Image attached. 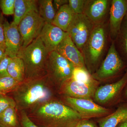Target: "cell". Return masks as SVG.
Listing matches in <instances>:
<instances>
[{
	"label": "cell",
	"instance_id": "7",
	"mask_svg": "<svg viewBox=\"0 0 127 127\" xmlns=\"http://www.w3.org/2000/svg\"><path fill=\"white\" fill-rule=\"evenodd\" d=\"M95 26L84 14H75L66 32L80 51Z\"/></svg>",
	"mask_w": 127,
	"mask_h": 127
},
{
	"label": "cell",
	"instance_id": "28",
	"mask_svg": "<svg viewBox=\"0 0 127 127\" xmlns=\"http://www.w3.org/2000/svg\"><path fill=\"white\" fill-rule=\"evenodd\" d=\"M16 102L13 98L5 95H0V114L9 108H16Z\"/></svg>",
	"mask_w": 127,
	"mask_h": 127
},
{
	"label": "cell",
	"instance_id": "12",
	"mask_svg": "<svg viewBox=\"0 0 127 127\" xmlns=\"http://www.w3.org/2000/svg\"><path fill=\"white\" fill-rule=\"evenodd\" d=\"M127 13V0H113L111 2L109 31L111 38L115 40L120 33L124 18Z\"/></svg>",
	"mask_w": 127,
	"mask_h": 127
},
{
	"label": "cell",
	"instance_id": "35",
	"mask_svg": "<svg viewBox=\"0 0 127 127\" xmlns=\"http://www.w3.org/2000/svg\"><path fill=\"white\" fill-rule=\"evenodd\" d=\"M117 127H127V120L121 123Z\"/></svg>",
	"mask_w": 127,
	"mask_h": 127
},
{
	"label": "cell",
	"instance_id": "10",
	"mask_svg": "<svg viewBox=\"0 0 127 127\" xmlns=\"http://www.w3.org/2000/svg\"><path fill=\"white\" fill-rule=\"evenodd\" d=\"M124 64L113 42L108 52L101 65L94 74V79L103 80L112 77L122 69Z\"/></svg>",
	"mask_w": 127,
	"mask_h": 127
},
{
	"label": "cell",
	"instance_id": "8",
	"mask_svg": "<svg viewBox=\"0 0 127 127\" xmlns=\"http://www.w3.org/2000/svg\"><path fill=\"white\" fill-rule=\"evenodd\" d=\"M64 100L65 104L77 112L83 119L104 117L112 113L109 109L101 106L91 99L65 96Z\"/></svg>",
	"mask_w": 127,
	"mask_h": 127
},
{
	"label": "cell",
	"instance_id": "37",
	"mask_svg": "<svg viewBox=\"0 0 127 127\" xmlns=\"http://www.w3.org/2000/svg\"><path fill=\"white\" fill-rule=\"evenodd\" d=\"M0 127H2V126H1V125H0Z\"/></svg>",
	"mask_w": 127,
	"mask_h": 127
},
{
	"label": "cell",
	"instance_id": "18",
	"mask_svg": "<svg viewBox=\"0 0 127 127\" xmlns=\"http://www.w3.org/2000/svg\"><path fill=\"white\" fill-rule=\"evenodd\" d=\"M37 8V0H15L14 20L12 23L18 26L26 15L33 9Z\"/></svg>",
	"mask_w": 127,
	"mask_h": 127
},
{
	"label": "cell",
	"instance_id": "19",
	"mask_svg": "<svg viewBox=\"0 0 127 127\" xmlns=\"http://www.w3.org/2000/svg\"><path fill=\"white\" fill-rule=\"evenodd\" d=\"M127 120V105L119 107L115 112L98 121L100 127H117L121 123Z\"/></svg>",
	"mask_w": 127,
	"mask_h": 127
},
{
	"label": "cell",
	"instance_id": "16",
	"mask_svg": "<svg viewBox=\"0 0 127 127\" xmlns=\"http://www.w3.org/2000/svg\"><path fill=\"white\" fill-rule=\"evenodd\" d=\"M109 6L107 0H87L84 14L96 26L102 23Z\"/></svg>",
	"mask_w": 127,
	"mask_h": 127
},
{
	"label": "cell",
	"instance_id": "15",
	"mask_svg": "<svg viewBox=\"0 0 127 127\" xmlns=\"http://www.w3.org/2000/svg\"><path fill=\"white\" fill-rule=\"evenodd\" d=\"M127 82V72L118 81L98 87L94 97L98 103L104 104L109 102L116 96Z\"/></svg>",
	"mask_w": 127,
	"mask_h": 127
},
{
	"label": "cell",
	"instance_id": "25",
	"mask_svg": "<svg viewBox=\"0 0 127 127\" xmlns=\"http://www.w3.org/2000/svg\"><path fill=\"white\" fill-rule=\"evenodd\" d=\"M15 0H1L0 7L2 13L6 15H14Z\"/></svg>",
	"mask_w": 127,
	"mask_h": 127
},
{
	"label": "cell",
	"instance_id": "38",
	"mask_svg": "<svg viewBox=\"0 0 127 127\" xmlns=\"http://www.w3.org/2000/svg\"><path fill=\"white\" fill-rule=\"evenodd\" d=\"M0 95H1L0 94Z\"/></svg>",
	"mask_w": 127,
	"mask_h": 127
},
{
	"label": "cell",
	"instance_id": "22",
	"mask_svg": "<svg viewBox=\"0 0 127 127\" xmlns=\"http://www.w3.org/2000/svg\"><path fill=\"white\" fill-rule=\"evenodd\" d=\"M0 125L4 127H21L15 107L9 108L0 114Z\"/></svg>",
	"mask_w": 127,
	"mask_h": 127
},
{
	"label": "cell",
	"instance_id": "23",
	"mask_svg": "<svg viewBox=\"0 0 127 127\" xmlns=\"http://www.w3.org/2000/svg\"><path fill=\"white\" fill-rule=\"evenodd\" d=\"M71 78L76 81L89 83L96 81L86 67H74Z\"/></svg>",
	"mask_w": 127,
	"mask_h": 127
},
{
	"label": "cell",
	"instance_id": "27",
	"mask_svg": "<svg viewBox=\"0 0 127 127\" xmlns=\"http://www.w3.org/2000/svg\"><path fill=\"white\" fill-rule=\"evenodd\" d=\"M119 35H120L123 49L127 55V13L123 21Z\"/></svg>",
	"mask_w": 127,
	"mask_h": 127
},
{
	"label": "cell",
	"instance_id": "20",
	"mask_svg": "<svg viewBox=\"0 0 127 127\" xmlns=\"http://www.w3.org/2000/svg\"><path fill=\"white\" fill-rule=\"evenodd\" d=\"M8 73L20 83L25 80V65L23 60L17 57L11 58L7 69Z\"/></svg>",
	"mask_w": 127,
	"mask_h": 127
},
{
	"label": "cell",
	"instance_id": "13",
	"mask_svg": "<svg viewBox=\"0 0 127 127\" xmlns=\"http://www.w3.org/2000/svg\"><path fill=\"white\" fill-rule=\"evenodd\" d=\"M67 34L56 26L45 22L39 37L50 53L56 51Z\"/></svg>",
	"mask_w": 127,
	"mask_h": 127
},
{
	"label": "cell",
	"instance_id": "21",
	"mask_svg": "<svg viewBox=\"0 0 127 127\" xmlns=\"http://www.w3.org/2000/svg\"><path fill=\"white\" fill-rule=\"evenodd\" d=\"M37 8L40 15L46 23L52 24L56 12L52 0H37Z\"/></svg>",
	"mask_w": 127,
	"mask_h": 127
},
{
	"label": "cell",
	"instance_id": "31",
	"mask_svg": "<svg viewBox=\"0 0 127 127\" xmlns=\"http://www.w3.org/2000/svg\"><path fill=\"white\" fill-rule=\"evenodd\" d=\"M4 21L3 16L0 14V48L5 51L4 33L3 27Z\"/></svg>",
	"mask_w": 127,
	"mask_h": 127
},
{
	"label": "cell",
	"instance_id": "30",
	"mask_svg": "<svg viewBox=\"0 0 127 127\" xmlns=\"http://www.w3.org/2000/svg\"><path fill=\"white\" fill-rule=\"evenodd\" d=\"M11 59L7 56L0 62V78L9 76L7 69Z\"/></svg>",
	"mask_w": 127,
	"mask_h": 127
},
{
	"label": "cell",
	"instance_id": "17",
	"mask_svg": "<svg viewBox=\"0 0 127 127\" xmlns=\"http://www.w3.org/2000/svg\"><path fill=\"white\" fill-rule=\"evenodd\" d=\"M75 14L68 4L64 5L56 12L52 24L66 32Z\"/></svg>",
	"mask_w": 127,
	"mask_h": 127
},
{
	"label": "cell",
	"instance_id": "26",
	"mask_svg": "<svg viewBox=\"0 0 127 127\" xmlns=\"http://www.w3.org/2000/svg\"><path fill=\"white\" fill-rule=\"evenodd\" d=\"M86 1L84 0H69L68 5L75 14H83Z\"/></svg>",
	"mask_w": 127,
	"mask_h": 127
},
{
	"label": "cell",
	"instance_id": "3",
	"mask_svg": "<svg viewBox=\"0 0 127 127\" xmlns=\"http://www.w3.org/2000/svg\"><path fill=\"white\" fill-rule=\"evenodd\" d=\"M49 53L39 36L26 47L21 48L17 57L24 62L25 80L47 75Z\"/></svg>",
	"mask_w": 127,
	"mask_h": 127
},
{
	"label": "cell",
	"instance_id": "36",
	"mask_svg": "<svg viewBox=\"0 0 127 127\" xmlns=\"http://www.w3.org/2000/svg\"><path fill=\"white\" fill-rule=\"evenodd\" d=\"M125 94H126V96H127V90H126V93H125Z\"/></svg>",
	"mask_w": 127,
	"mask_h": 127
},
{
	"label": "cell",
	"instance_id": "9",
	"mask_svg": "<svg viewBox=\"0 0 127 127\" xmlns=\"http://www.w3.org/2000/svg\"><path fill=\"white\" fill-rule=\"evenodd\" d=\"M98 83L96 80L91 83L79 82L71 78L60 86L59 91L65 96L91 100L94 96Z\"/></svg>",
	"mask_w": 127,
	"mask_h": 127
},
{
	"label": "cell",
	"instance_id": "33",
	"mask_svg": "<svg viewBox=\"0 0 127 127\" xmlns=\"http://www.w3.org/2000/svg\"><path fill=\"white\" fill-rule=\"evenodd\" d=\"M53 6L56 12L62 6L68 4V0H54L53 1Z\"/></svg>",
	"mask_w": 127,
	"mask_h": 127
},
{
	"label": "cell",
	"instance_id": "34",
	"mask_svg": "<svg viewBox=\"0 0 127 127\" xmlns=\"http://www.w3.org/2000/svg\"><path fill=\"white\" fill-rule=\"evenodd\" d=\"M7 56L5 51L0 48V62Z\"/></svg>",
	"mask_w": 127,
	"mask_h": 127
},
{
	"label": "cell",
	"instance_id": "32",
	"mask_svg": "<svg viewBox=\"0 0 127 127\" xmlns=\"http://www.w3.org/2000/svg\"><path fill=\"white\" fill-rule=\"evenodd\" d=\"M75 127H98L91 120L88 119H82L77 123Z\"/></svg>",
	"mask_w": 127,
	"mask_h": 127
},
{
	"label": "cell",
	"instance_id": "29",
	"mask_svg": "<svg viewBox=\"0 0 127 127\" xmlns=\"http://www.w3.org/2000/svg\"><path fill=\"white\" fill-rule=\"evenodd\" d=\"M20 112V121L21 127H39L30 119L26 112L24 111Z\"/></svg>",
	"mask_w": 127,
	"mask_h": 127
},
{
	"label": "cell",
	"instance_id": "11",
	"mask_svg": "<svg viewBox=\"0 0 127 127\" xmlns=\"http://www.w3.org/2000/svg\"><path fill=\"white\" fill-rule=\"evenodd\" d=\"M4 33L5 52L9 57L17 56L21 48V39L18 26L7 21L3 23Z\"/></svg>",
	"mask_w": 127,
	"mask_h": 127
},
{
	"label": "cell",
	"instance_id": "5",
	"mask_svg": "<svg viewBox=\"0 0 127 127\" xmlns=\"http://www.w3.org/2000/svg\"><path fill=\"white\" fill-rule=\"evenodd\" d=\"M74 65L56 51L49 53L47 75L53 84L59 87L72 77Z\"/></svg>",
	"mask_w": 127,
	"mask_h": 127
},
{
	"label": "cell",
	"instance_id": "2",
	"mask_svg": "<svg viewBox=\"0 0 127 127\" xmlns=\"http://www.w3.org/2000/svg\"><path fill=\"white\" fill-rule=\"evenodd\" d=\"M53 84L47 75L35 79L25 80L12 92L16 109L28 112L41 104L53 100Z\"/></svg>",
	"mask_w": 127,
	"mask_h": 127
},
{
	"label": "cell",
	"instance_id": "4",
	"mask_svg": "<svg viewBox=\"0 0 127 127\" xmlns=\"http://www.w3.org/2000/svg\"><path fill=\"white\" fill-rule=\"evenodd\" d=\"M106 40V31L102 23L96 25L81 52L85 65L93 70L100 62Z\"/></svg>",
	"mask_w": 127,
	"mask_h": 127
},
{
	"label": "cell",
	"instance_id": "6",
	"mask_svg": "<svg viewBox=\"0 0 127 127\" xmlns=\"http://www.w3.org/2000/svg\"><path fill=\"white\" fill-rule=\"evenodd\" d=\"M45 23L38 8L33 9L25 16L18 26L21 39V48L26 47L39 36Z\"/></svg>",
	"mask_w": 127,
	"mask_h": 127
},
{
	"label": "cell",
	"instance_id": "24",
	"mask_svg": "<svg viewBox=\"0 0 127 127\" xmlns=\"http://www.w3.org/2000/svg\"><path fill=\"white\" fill-rule=\"evenodd\" d=\"M20 83L10 76L0 78V94L5 95L12 92Z\"/></svg>",
	"mask_w": 127,
	"mask_h": 127
},
{
	"label": "cell",
	"instance_id": "14",
	"mask_svg": "<svg viewBox=\"0 0 127 127\" xmlns=\"http://www.w3.org/2000/svg\"><path fill=\"white\" fill-rule=\"evenodd\" d=\"M55 51L70 62L75 67H86L82 53L78 49L68 34Z\"/></svg>",
	"mask_w": 127,
	"mask_h": 127
},
{
	"label": "cell",
	"instance_id": "1",
	"mask_svg": "<svg viewBox=\"0 0 127 127\" xmlns=\"http://www.w3.org/2000/svg\"><path fill=\"white\" fill-rule=\"evenodd\" d=\"M28 115L39 127H75L83 119L66 104L54 100L36 107Z\"/></svg>",
	"mask_w": 127,
	"mask_h": 127
}]
</instances>
